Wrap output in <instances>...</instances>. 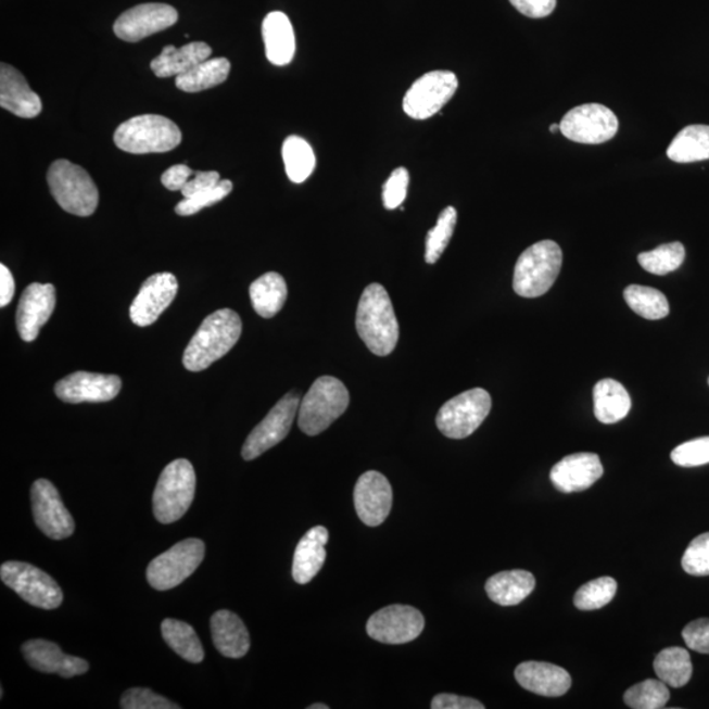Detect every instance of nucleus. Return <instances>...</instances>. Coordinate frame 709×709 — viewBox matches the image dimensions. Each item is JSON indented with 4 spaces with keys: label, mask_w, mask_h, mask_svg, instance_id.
<instances>
[{
    "label": "nucleus",
    "mask_w": 709,
    "mask_h": 709,
    "mask_svg": "<svg viewBox=\"0 0 709 709\" xmlns=\"http://www.w3.org/2000/svg\"><path fill=\"white\" fill-rule=\"evenodd\" d=\"M491 410V394L482 388L470 389L441 407L436 426L444 436L466 439L484 423Z\"/></svg>",
    "instance_id": "obj_8"
},
{
    "label": "nucleus",
    "mask_w": 709,
    "mask_h": 709,
    "mask_svg": "<svg viewBox=\"0 0 709 709\" xmlns=\"http://www.w3.org/2000/svg\"><path fill=\"white\" fill-rule=\"evenodd\" d=\"M113 141L130 154L167 153L179 147L181 131L165 116L141 115L123 123L113 135Z\"/></svg>",
    "instance_id": "obj_5"
},
{
    "label": "nucleus",
    "mask_w": 709,
    "mask_h": 709,
    "mask_svg": "<svg viewBox=\"0 0 709 709\" xmlns=\"http://www.w3.org/2000/svg\"><path fill=\"white\" fill-rule=\"evenodd\" d=\"M178 288V280L173 274L150 276L130 305L131 322L141 328L153 325L177 297Z\"/></svg>",
    "instance_id": "obj_19"
},
{
    "label": "nucleus",
    "mask_w": 709,
    "mask_h": 709,
    "mask_svg": "<svg viewBox=\"0 0 709 709\" xmlns=\"http://www.w3.org/2000/svg\"><path fill=\"white\" fill-rule=\"evenodd\" d=\"M708 385H709V379H708Z\"/></svg>",
    "instance_id": "obj_55"
},
{
    "label": "nucleus",
    "mask_w": 709,
    "mask_h": 709,
    "mask_svg": "<svg viewBox=\"0 0 709 709\" xmlns=\"http://www.w3.org/2000/svg\"><path fill=\"white\" fill-rule=\"evenodd\" d=\"M282 161H284L288 178L300 185L311 177L316 168V155L304 138L290 136L282 143Z\"/></svg>",
    "instance_id": "obj_36"
},
{
    "label": "nucleus",
    "mask_w": 709,
    "mask_h": 709,
    "mask_svg": "<svg viewBox=\"0 0 709 709\" xmlns=\"http://www.w3.org/2000/svg\"><path fill=\"white\" fill-rule=\"evenodd\" d=\"M459 80L454 73L435 71L414 81L404 98V111L414 121H426L454 98Z\"/></svg>",
    "instance_id": "obj_11"
},
{
    "label": "nucleus",
    "mask_w": 709,
    "mask_h": 709,
    "mask_svg": "<svg viewBox=\"0 0 709 709\" xmlns=\"http://www.w3.org/2000/svg\"><path fill=\"white\" fill-rule=\"evenodd\" d=\"M510 3L527 17L542 18L555 11L557 0H510Z\"/></svg>",
    "instance_id": "obj_48"
},
{
    "label": "nucleus",
    "mask_w": 709,
    "mask_h": 709,
    "mask_svg": "<svg viewBox=\"0 0 709 709\" xmlns=\"http://www.w3.org/2000/svg\"><path fill=\"white\" fill-rule=\"evenodd\" d=\"M328 542L329 531L324 526L307 531L299 542L293 556L292 575L300 585L309 583L322 569Z\"/></svg>",
    "instance_id": "obj_25"
},
{
    "label": "nucleus",
    "mask_w": 709,
    "mask_h": 709,
    "mask_svg": "<svg viewBox=\"0 0 709 709\" xmlns=\"http://www.w3.org/2000/svg\"><path fill=\"white\" fill-rule=\"evenodd\" d=\"M55 307V288L52 284H34L25 288L16 312L18 334L24 342H34L40 329L49 321Z\"/></svg>",
    "instance_id": "obj_20"
},
{
    "label": "nucleus",
    "mask_w": 709,
    "mask_h": 709,
    "mask_svg": "<svg viewBox=\"0 0 709 709\" xmlns=\"http://www.w3.org/2000/svg\"><path fill=\"white\" fill-rule=\"evenodd\" d=\"M262 35L268 61L275 66L291 64L296 52V39L290 17L279 11L271 12L263 21Z\"/></svg>",
    "instance_id": "obj_26"
},
{
    "label": "nucleus",
    "mask_w": 709,
    "mask_h": 709,
    "mask_svg": "<svg viewBox=\"0 0 709 709\" xmlns=\"http://www.w3.org/2000/svg\"><path fill=\"white\" fill-rule=\"evenodd\" d=\"M550 134H556L557 130H560V124H552L549 127Z\"/></svg>",
    "instance_id": "obj_54"
},
{
    "label": "nucleus",
    "mask_w": 709,
    "mask_h": 709,
    "mask_svg": "<svg viewBox=\"0 0 709 709\" xmlns=\"http://www.w3.org/2000/svg\"><path fill=\"white\" fill-rule=\"evenodd\" d=\"M409 172L405 167L394 169L384 185V191H382V202H384L387 210L392 211L403 205L407 194V187H409Z\"/></svg>",
    "instance_id": "obj_46"
},
{
    "label": "nucleus",
    "mask_w": 709,
    "mask_h": 709,
    "mask_svg": "<svg viewBox=\"0 0 709 709\" xmlns=\"http://www.w3.org/2000/svg\"><path fill=\"white\" fill-rule=\"evenodd\" d=\"M671 460L683 468H694L709 464V436L694 439L678 445L671 452Z\"/></svg>",
    "instance_id": "obj_44"
},
{
    "label": "nucleus",
    "mask_w": 709,
    "mask_h": 709,
    "mask_svg": "<svg viewBox=\"0 0 709 709\" xmlns=\"http://www.w3.org/2000/svg\"><path fill=\"white\" fill-rule=\"evenodd\" d=\"M230 73V62L224 56L218 59H208L191 68L190 72L179 75L175 78L180 91L202 92L224 84Z\"/></svg>",
    "instance_id": "obj_32"
},
{
    "label": "nucleus",
    "mask_w": 709,
    "mask_h": 709,
    "mask_svg": "<svg viewBox=\"0 0 709 709\" xmlns=\"http://www.w3.org/2000/svg\"><path fill=\"white\" fill-rule=\"evenodd\" d=\"M329 706L322 705V702H316V705H312L307 707V709H329Z\"/></svg>",
    "instance_id": "obj_53"
},
{
    "label": "nucleus",
    "mask_w": 709,
    "mask_h": 709,
    "mask_svg": "<svg viewBox=\"0 0 709 709\" xmlns=\"http://www.w3.org/2000/svg\"><path fill=\"white\" fill-rule=\"evenodd\" d=\"M219 174L217 172H198L193 177L187 181V185L181 190L185 199L192 198L194 194L210 190V188L218 185Z\"/></svg>",
    "instance_id": "obj_50"
},
{
    "label": "nucleus",
    "mask_w": 709,
    "mask_h": 709,
    "mask_svg": "<svg viewBox=\"0 0 709 709\" xmlns=\"http://www.w3.org/2000/svg\"><path fill=\"white\" fill-rule=\"evenodd\" d=\"M30 502H33L35 523L43 535L53 541H62L73 535L74 519L52 482L37 480L30 489Z\"/></svg>",
    "instance_id": "obj_15"
},
{
    "label": "nucleus",
    "mask_w": 709,
    "mask_h": 709,
    "mask_svg": "<svg viewBox=\"0 0 709 709\" xmlns=\"http://www.w3.org/2000/svg\"><path fill=\"white\" fill-rule=\"evenodd\" d=\"M562 266V250L545 240L523 251L514 271L512 288L519 296L541 297L555 284Z\"/></svg>",
    "instance_id": "obj_4"
},
{
    "label": "nucleus",
    "mask_w": 709,
    "mask_h": 709,
    "mask_svg": "<svg viewBox=\"0 0 709 709\" xmlns=\"http://www.w3.org/2000/svg\"><path fill=\"white\" fill-rule=\"evenodd\" d=\"M423 630L422 612L403 605L381 608L367 623L368 636L382 644L400 645L414 642Z\"/></svg>",
    "instance_id": "obj_14"
},
{
    "label": "nucleus",
    "mask_w": 709,
    "mask_h": 709,
    "mask_svg": "<svg viewBox=\"0 0 709 709\" xmlns=\"http://www.w3.org/2000/svg\"><path fill=\"white\" fill-rule=\"evenodd\" d=\"M15 294V280L10 269L0 265V306H8Z\"/></svg>",
    "instance_id": "obj_52"
},
{
    "label": "nucleus",
    "mask_w": 709,
    "mask_h": 709,
    "mask_svg": "<svg viewBox=\"0 0 709 709\" xmlns=\"http://www.w3.org/2000/svg\"><path fill=\"white\" fill-rule=\"evenodd\" d=\"M619 121L607 106L598 103L583 104L570 110L560 123L561 134L570 141L599 145L617 136Z\"/></svg>",
    "instance_id": "obj_12"
},
{
    "label": "nucleus",
    "mask_w": 709,
    "mask_h": 709,
    "mask_svg": "<svg viewBox=\"0 0 709 709\" xmlns=\"http://www.w3.org/2000/svg\"><path fill=\"white\" fill-rule=\"evenodd\" d=\"M604 476L597 454L581 452V454L564 457L550 470L552 484L561 493H580L587 491Z\"/></svg>",
    "instance_id": "obj_21"
},
{
    "label": "nucleus",
    "mask_w": 709,
    "mask_h": 709,
    "mask_svg": "<svg viewBox=\"0 0 709 709\" xmlns=\"http://www.w3.org/2000/svg\"><path fill=\"white\" fill-rule=\"evenodd\" d=\"M241 334V317L235 311L212 313L188 343L183 355L185 367L191 372L204 371L228 354Z\"/></svg>",
    "instance_id": "obj_2"
},
{
    "label": "nucleus",
    "mask_w": 709,
    "mask_h": 709,
    "mask_svg": "<svg viewBox=\"0 0 709 709\" xmlns=\"http://www.w3.org/2000/svg\"><path fill=\"white\" fill-rule=\"evenodd\" d=\"M668 156L676 163L709 160L708 125H688L678 134L668 149Z\"/></svg>",
    "instance_id": "obj_33"
},
{
    "label": "nucleus",
    "mask_w": 709,
    "mask_h": 709,
    "mask_svg": "<svg viewBox=\"0 0 709 709\" xmlns=\"http://www.w3.org/2000/svg\"><path fill=\"white\" fill-rule=\"evenodd\" d=\"M197 492V473L186 459L169 463L156 482L153 495L154 517L162 524L177 522L191 507Z\"/></svg>",
    "instance_id": "obj_7"
},
{
    "label": "nucleus",
    "mask_w": 709,
    "mask_h": 709,
    "mask_svg": "<svg viewBox=\"0 0 709 709\" xmlns=\"http://www.w3.org/2000/svg\"><path fill=\"white\" fill-rule=\"evenodd\" d=\"M686 250L681 242L661 244L648 253L637 256L640 266L654 275H668L680 268L685 262Z\"/></svg>",
    "instance_id": "obj_38"
},
{
    "label": "nucleus",
    "mask_w": 709,
    "mask_h": 709,
    "mask_svg": "<svg viewBox=\"0 0 709 709\" xmlns=\"http://www.w3.org/2000/svg\"><path fill=\"white\" fill-rule=\"evenodd\" d=\"M211 55L212 48L202 41L190 42L181 48L167 46L159 56H155L150 67L159 78H177L208 60Z\"/></svg>",
    "instance_id": "obj_28"
},
{
    "label": "nucleus",
    "mask_w": 709,
    "mask_h": 709,
    "mask_svg": "<svg viewBox=\"0 0 709 709\" xmlns=\"http://www.w3.org/2000/svg\"><path fill=\"white\" fill-rule=\"evenodd\" d=\"M231 191H233V183H231L230 180H219L218 185L210 188V190L197 193L192 198L185 199L183 202H180L177 205L175 212H177V215L179 216L197 215L200 211L221 202V200L228 197Z\"/></svg>",
    "instance_id": "obj_42"
},
{
    "label": "nucleus",
    "mask_w": 709,
    "mask_h": 709,
    "mask_svg": "<svg viewBox=\"0 0 709 709\" xmlns=\"http://www.w3.org/2000/svg\"><path fill=\"white\" fill-rule=\"evenodd\" d=\"M669 699V687L660 680L640 682L624 694L625 705L633 709H660Z\"/></svg>",
    "instance_id": "obj_39"
},
{
    "label": "nucleus",
    "mask_w": 709,
    "mask_h": 709,
    "mask_svg": "<svg viewBox=\"0 0 709 709\" xmlns=\"http://www.w3.org/2000/svg\"><path fill=\"white\" fill-rule=\"evenodd\" d=\"M432 709H484L481 701L454 694H439L431 701Z\"/></svg>",
    "instance_id": "obj_49"
},
{
    "label": "nucleus",
    "mask_w": 709,
    "mask_h": 709,
    "mask_svg": "<svg viewBox=\"0 0 709 709\" xmlns=\"http://www.w3.org/2000/svg\"><path fill=\"white\" fill-rule=\"evenodd\" d=\"M536 580L527 570H508L491 577L485 590L488 597L499 606L510 607L522 604L535 590Z\"/></svg>",
    "instance_id": "obj_29"
},
{
    "label": "nucleus",
    "mask_w": 709,
    "mask_h": 709,
    "mask_svg": "<svg viewBox=\"0 0 709 709\" xmlns=\"http://www.w3.org/2000/svg\"><path fill=\"white\" fill-rule=\"evenodd\" d=\"M213 644L225 657L241 658L250 649L246 625L238 615L229 610L217 611L211 619Z\"/></svg>",
    "instance_id": "obj_27"
},
{
    "label": "nucleus",
    "mask_w": 709,
    "mask_h": 709,
    "mask_svg": "<svg viewBox=\"0 0 709 709\" xmlns=\"http://www.w3.org/2000/svg\"><path fill=\"white\" fill-rule=\"evenodd\" d=\"M22 651L25 661L41 673L73 678L85 674L90 669L84 658L67 656L59 645L47 640H29L23 644Z\"/></svg>",
    "instance_id": "obj_22"
},
{
    "label": "nucleus",
    "mask_w": 709,
    "mask_h": 709,
    "mask_svg": "<svg viewBox=\"0 0 709 709\" xmlns=\"http://www.w3.org/2000/svg\"><path fill=\"white\" fill-rule=\"evenodd\" d=\"M205 557V544L200 539H186L149 564L147 579L155 590L166 592L197 572Z\"/></svg>",
    "instance_id": "obj_9"
},
{
    "label": "nucleus",
    "mask_w": 709,
    "mask_h": 709,
    "mask_svg": "<svg viewBox=\"0 0 709 709\" xmlns=\"http://www.w3.org/2000/svg\"><path fill=\"white\" fill-rule=\"evenodd\" d=\"M299 407V394L288 393L284 395L267 414V417L251 431L242 447L243 459L246 461L254 460L275 447L276 444L284 441L287 435L290 434Z\"/></svg>",
    "instance_id": "obj_13"
},
{
    "label": "nucleus",
    "mask_w": 709,
    "mask_h": 709,
    "mask_svg": "<svg viewBox=\"0 0 709 709\" xmlns=\"http://www.w3.org/2000/svg\"><path fill=\"white\" fill-rule=\"evenodd\" d=\"M593 397L594 414L602 423H618L631 412L630 393L617 380H600L594 387Z\"/></svg>",
    "instance_id": "obj_30"
},
{
    "label": "nucleus",
    "mask_w": 709,
    "mask_h": 709,
    "mask_svg": "<svg viewBox=\"0 0 709 709\" xmlns=\"http://www.w3.org/2000/svg\"><path fill=\"white\" fill-rule=\"evenodd\" d=\"M618 583L611 577H600L580 587L574 595V606L581 611L599 610L617 594Z\"/></svg>",
    "instance_id": "obj_41"
},
{
    "label": "nucleus",
    "mask_w": 709,
    "mask_h": 709,
    "mask_svg": "<svg viewBox=\"0 0 709 709\" xmlns=\"http://www.w3.org/2000/svg\"><path fill=\"white\" fill-rule=\"evenodd\" d=\"M357 517L368 527L385 522L393 505V491L384 474L369 470L357 480L354 491Z\"/></svg>",
    "instance_id": "obj_18"
},
{
    "label": "nucleus",
    "mask_w": 709,
    "mask_h": 709,
    "mask_svg": "<svg viewBox=\"0 0 709 709\" xmlns=\"http://www.w3.org/2000/svg\"><path fill=\"white\" fill-rule=\"evenodd\" d=\"M457 223V212L454 206H447L438 218V223L426 237V262L435 265L441 259L444 250L447 249L452 236H454Z\"/></svg>",
    "instance_id": "obj_40"
},
{
    "label": "nucleus",
    "mask_w": 709,
    "mask_h": 709,
    "mask_svg": "<svg viewBox=\"0 0 709 709\" xmlns=\"http://www.w3.org/2000/svg\"><path fill=\"white\" fill-rule=\"evenodd\" d=\"M682 568L689 575H709V532L701 533L689 543L682 557Z\"/></svg>",
    "instance_id": "obj_43"
},
{
    "label": "nucleus",
    "mask_w": 709,
    "mask_h": 709,
    "mask_svg": "<svg viewBox=\"0 0 709 709\" xmlns=\"http://www.w3.org/2000/svg\"><path fill=\"white\" fill-rule=\"evenodd\" d=\"M356 330L372 354L388 356L397 346L400 328L391 297L374 282L362 293L356 312Z\"/></svg>",
    "instance_id": "obj_1"
},
{
    "label": "nucleus",
    "mask_w": 709,
    "mask_h": 709,
    "mask_svg": "<svg viewBox=\"0 0 709 709\" xmlns=\"http://www.w3.org/2000/svg\"><path fill=\"white\" fill-rule=\"evenodd\" d=\"M122 708L124 709H179L174 701L163 698V696L152 692L149 688H130L125 692L122 698Z\"/></svg>",
    "instance_id": "obj_45"
},
{
    "label": "nucleus",
    "mask_w": 709,
    "mask_h": 709,
    "mask_svg": "<svg viewBox=\"0 0 709 709\" xmlns=\"http://www.w3.org/2000/svg\"><path fill=\"white\" fill-rule=\"evenodd\" d=\"M194 175L193 169L186 165H175L162 174V185L169 191H181Z\"/></svg>",
    "instance_id": "obj_51"
},
{
    "label": "nucleus",
    "mask_w": 709,
    "mask_h": 709,
    "mask_svg": "<svg viewBox=\"0 0 709 709\" xmlns=\"http://www.w3.org/2000/svg\"><path fill=\"white\" fill-rule=\"evenodd\" d=\"M0 579L27 604L42 610H54L64 600L59 583L28 562H4L0 568Z\"/></svg>",
    "instance_id": "obj_10"
},
{
    "label": "nucleus",
    "mask_w": 709,
    "mask_h": 709,
    "mask_svg": "<svg viewBox=\"0 0 709 709\" xmlns=\"http://www.w3.org/2000/svg\"><path fill=\"white\" fill-rule=\"evenodd\" d=\"M0 105L23 118H34L42 111L41 99L30 89L24 75L9 64L0 65Z\"/></svg>",
    "instance_id": "obj_23"
},
{
    "label": "nucleus",
    "mask_w": 709,
    "mask_h": 709,
    "mask_svg": "<svg viewBox=\"0 0 709 709\" xmlns=\"http://www.w3.org/2000/svg\"><path fill=\"white\" fill-rule=\"evenodd\" d=\"M682 636L689 649L709 655V619L692 621L682 631Z\"/></svg>",
    "instance_id": "obj_47"
},
{
    "label": "nucleus",
    "mask_w": 709,
    "mask_h": 709,
    "mask_svg": "<svg viewBox=\"0 0 709 709\" xmlns=\"http://www.w3.org/2000/svg\"><path fill=\"white\" fill-rule=\"evenodd\" d=\"M626 305L640 317L657 321L668 317L670 312L667 296L655 288L630 286L624 290Z\"/></svg>",
    "instance_id": "obj_37"
},
{
    "label": "nucleus",
    "mask_w": 709,
    "mask_h": 709,
    "mask_svg": "<svg viewBox=\"0 0 709 709\" xmlns=\"http://www.w3.org/2000/svg\"><path fill=\"white\" fill-rule=\"evenodd\" d=\"M162 636L175 654L191 663H200L205 654L202 642L190 624L177 619H165L161 625Z\"/></svg>",
    "instance_id": "obj_34"
},
{
    "label": "nucleus",
    "mask_w": 709,
    "mask_h": 709,
    "mask_svg": "<svg viewBox=\"0 0 709 709\" xmlns=\"http://www.w3.org/2000/svg\"><path fill=\"white\" fill-rule=\"evenodd\" d=\"M47 179L50 192L62 210L79 217H89L97 211L98 187L84 167L59 160L50 166Z\"/></svg>",
    "instance_id": "obj_6"
},
{
    "label": "nucleus",
    "mask_w": 709,
    "mask_h": 709,
    "mask_svg": "<svg viewBox=\"0 0 709 709\" xmlns=\"http://www.w3.org/2000/svg\"><path fill=\"white\" fill-rule=\"evenodd\" d=\"M178 22V11L165 3L138 4L118 16L113 30L118 39L137 42Z\"/></svg>",
    "instance_id": "obj_16"
},
{
    "label": "nucleus",
    "mask_w": 709,
    "mask_h": 709,
    "mask_svg": "<svg viewBox=\"0 0 709 709\" xmlns=\"http://www.w3.org/2000/svg\"><path fill=\"white\" fill-rule=\"evenodd\" d=\"M122 379L116 375L74 372L56 382V397L67 404L109 403L122 391Z\"/></svg>",
    "instance_id": "obj_17"
},
{
    "label": "nucleus",
    "mask_w": 709,
    "mask_h": 709,
    "mask_svg": "<svg viewBox=\"0 0 709 709\" xmlns=\"http://www.w3.org/2000/svg\"><path fill=\"white\" fill-rule=\"evenodd\" d=\"M350 393L341 380L322 376L304 395L299 407V428L316 436L328 430L347 410Z\"/></svg>",
    "instance_id": "obj_3"
},
{
    "label": "nucleus",
    "mask_w": 709,
    "mask_h": 709,
    "mask_svg": "<svg viewBox=\"0 0 709 709\" xmlns=\"http://www.w3.org/2000/svg\"><path fill=\"white\" fill-rule=\"evenodd\" d=\"M516 680L527 692L557 698L572 687V676L557 664L539 661L520 663L516 669Z\"/></svg>",
    "instance_id": "obj_24"
},
{
    "label": "nucleus",
    "mask_w": 709,
    "mask_h": 709,
    "mask_svg": "<svg viewBox=\"0 0 709 709\" xmlns=\"http://www.w3.org/2000/svg\"><path fill=\"white\" fill-rule=\"evenodd\" d=\"M287 296V282L278 273L265 274L250 287L251 304L263 318L278 315L286 304Z\"/></svg>",
    "instance_id": "obj_31"
},
{
    "label": "nucleus",
    "mask_w": 709,
    "mask_h": 709,
    "mask_svg": "<svg viewBox=\"0 0 709 709\" xmlns=\"http://www.w3.org/2000/svg\"><path fill=\"white\" fill-rule=\"evenodd\" d=\"M654 668L658 680L674 688L686 686L693 676L692 657L686 649L678 646L661 650L656 657Z\"/></svg>",
    "instance_id": "obj_35"
}]
</instances>
